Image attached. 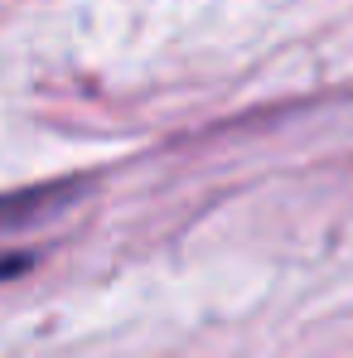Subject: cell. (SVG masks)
<instances>
[{
	"mask_svg": "<svg viewBox=\"0 0 353 358\" xmlns=\"http://www.w3.org/2000/svg\"><path fill=\"white\" fill-rule=\"evenodd\" d=\"M10 271H24V257H0V281H5Z\"/></svg>",
	"mask_w": 353,
	"mask_h": 358,
	"instance_id": "cell-2",
	"label": "cell"
},
{
	"mask_svg": "<svg viewBox=\"0 0 353 358\" xmlns=\"http://www.w3.org/2000/svg\"><path fill=\"white\" fill-rule=\"evenodd\" d=\"M59 208V194H5L0 199V238H15L34 223H44Z\"/></svg>",
	"mask_w": 353,
	"mask_h": 358,
	"instance_id": "cell-1",
	"label": "cell"
}]
</instances>
